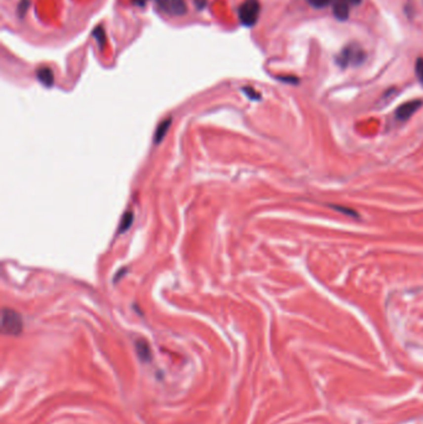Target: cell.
<instances>
[{
  "mask_svg": "<svg viewBox=\"0 0 423 424\" xmlns=\"http://www.w3.org/2000/svg\"><path fill=\"white\" fill-rule=\"evenodd\" d=\"M416 75L418 77V81L421 82V84L423 86V59L420 57L417 60V64H416Z\"/></svg>",
  "mask_w": 423,
  "mask_h": 424,
  "instance_id": "16",
  "label": "cell"
},
{
  "mask_svg": "<svg viewBox=\"0 0 423 424\" xmlns=\"http://www.w3.org/2000/svg\"><path fill=\"white\" fill-rule=\"evenodd\" d=\"M148 0H133V3L138 6H144Z\"/></svg>",
  "mask_w": 423,
  "mask_h": 424,
  "instance_id": "19",
  "label": "cell"
},
{
  "mask_svg": "<svg viewBox=\"0 0 423 424\" xmlns=\"http://www.w3.org/2000/svg\"><path fill=\"white\" fill-rule=\"evenodd\" d=\"M279 79L283 82H289V83H297L298 82L296 77H279Z\"/></svg>",
  "mask_w": 423,
  "mask_h": 424,
  "instance_id": "18",
  "label": "cell"
},
{
  "mask_svg": "<svg viewBox=\"0 0 423 424\" xmlns=\"http://www.w3.org/2000/svg\"><path fill=\"white\" fill-rule=\"evenodd\" d=\"M422 101L420 99H415V101H408L406 103L401 104L400 107L396 110L395 117L396 119L400 120V122H405V120L410 119L416 112L421 108L422 106Z\"/></svg>",
  "mask_w": 423,
  "mask_h": 424,
  "instance_id": "6",
  "label": "cell"
},
{
  "mask_svg": "<svg viewBox=\"0 0 423 424\" xmlns=\"http://www.w3.org/2000/svg\"><path fill=\"white\" fill-rule=\"evenodd\" d=\"M93 36H95L100 48H103V46H105V41H106V34L102 26H97V28L95 29V31H93Z\"/></svg>",
  "mask_w": 423,
  "mask_h": 424,
  "instance_id": "11",
  "label": "cell"
},
{
  "mask_svg": "<svg viewBox=\"0 0 423 424\" xmlns=\"http://www.w3.org/2000/svg\"><path fill=\"white\" fill-rule=\"evenodd\" d=\"M242 91L245 92V94L250 99H253V101H258V99H261V94L258 93L257 91H255L252 87H243Z\"/></svg>",
  "mask_w": 423,
  "mask_h": 424,
  "instance_id": "14",
  "label": "cell"
},
{
  "mask_svg": "<svg viewBox=\"0 0 423 424\" xmlns=\"http://www.w3.org/2000/svg\"><path fill=\"white\" fill-rule=\"evenodd\" d=\"M159 10L170 16H183L188 13L185 0H155Z\"/></svg>",
  "mask_w": 423,
  "mask_h": 424,
  "instance_id": "4",
  "label": "cell"
},
{
  "mask_svg": "<svg viewBox=\"0 0 423 424\" xmlns=\"http://www.w3.org/2000/svg\"><path fill=\"white\" fill-rule=\"evenodd\" d=\"M170 123L171 119L169 118V119H165L164 122H161L160 124H159V127L156 128L155 135H154V143H155V144H159V143L163 140V138L165 137L166 132H168L169 127H170Z\"/></svg>",
  "mask_w": 423,
  "mask_h": 424,
  "instance_id": "9",
  "label": "cell"
},
{
  "mask_svg": "<svg viewBox=\"0 0 423 424\" xmlns=\"http://www.w3.org/2000/svg\"><path fill=\"white\" fill-rule=\"evenodd\" d=\"M135 348H137L138 356L142 361H149L151 360V347L147 344L146 340H138L135 344Z\"/></svg>",
  "mask_w": 423,
  "mask_h": 424,
  "instance_id": "8",
  "label": "cell"
},
{
  "mask_svg": "<svg viewBox=\"0 0 423 424\" xmlns=\"http://www.w3.org/2000/svg\"><path fill=\"white\" fill-rule=\"evenodd\" d=\"M133 219H134V216H133V214L130 212V211H127L124 215H123L122 217V222H120V227H119V232H124L125 230H128L130 227V225H132Z\"/></svg>",
  "mask_w": 423,
  "mask_h": 424,
  "instance_id": "10",
  "label": "cell"
},
{
  "mask_svg": "<svg viewBox=\"0 0 423 424\" xmlns=\"http://www.w3.org/2000/svg\"><path fill=\"white\" fill-rule=\"evenodd\" d=\"M194 3H195V6H196L197 10H202V9L206 6L207 0H194Z\"/></svg>",
  "mask_w": 423,
  "mask_h": 424,
  "instance_id": "17",
  "label": "cell"
},
{
  "mask_svg": "<svg viewBox=\"0 0 423 424\" xmlns=\"http://www.w3.org/2000/svg\"><path fill=\"white\" fill-rule=\"evenodd\" d=\"M36 76H38V81H40L45 87H51L55 82L54 71H52L50 67H42V69H38V72H36Z\"/></svg>",
  "mask_w": 423,
  "mask_h": 424,
  "instance_id": "7",
  "label": "cell"
},
{
  "mask_svg": "<svg viewBox=\"0 0 423 424\" xmlns=\"http://www.w3.org/2000/svg\"><path fill=\"white\" fill-rule=\"evenodd\" d=\"M309 3V5L314 9H323L325 6H328L329 4L332 3L333 0H307Z\"/></svg>",
  "mask_w": 423,
  "mask_h": 424,
  "instance_id": "12",
  "label": "cell"
},
{
  "mask_svg": "<svg viewBox=\"0 0 423 424\" xmlns=\"http://www.w3.org/2000/svg\"><path fill=\"white\" fill-rule=\"evenodd\" d=\"M365 55L362 47L356 43H350L345 46L342 50L339 56L337 57V62L342 69H346L349 66H359L365 61Z\"/></svg>",
  "mask_w": 423,
  "mask_h": 424,
  "instance_id": "1",
  "label": "cell"
},
{
  "mask_svg": "<svg viewBox=\"0 0 423 424\" xmlns=\"http://www.w3.org/2000/svg\"><path fill=\"white\" fill-rule=\"evenodd\" d=\"M362 0H334L333 3V14L340 21L347 20L351 6H357Z\"/></svg>",
  "mask_w": 423,
  "mask_h": 424,
  "instance_id": "5",
  "label": "cell"
},
{
  "mask_svg": "<svg viewBox=\"0 0 423 424\" xmlns=\"http://www.w3.org/2000/svg\"><path fill=\"white\" fill-rule=\"evenodd\" d=\"M1 331L5 335L16 336L23 331V320L16 311L11 309H3L1 311Z\"/></svg>",
  "mask_w": 423,
  "mask_h": 424,
  "instance_id": "3",
  "label": "cell"
},
{
  "mask_svg": "<svg viewBox=\"0 0 423 424\" xmlns=\"http://www.w3.org/2000/svg\"><path fill=\"white\" fill-rule=\"evenodd\" d=\"M332 207L334 208V210H337V211H339V212H342V214L347 215V216H351V217H359V215L356 214V211L351 210V208L342 207V206H335V205H332Z\"/></svg>",
  "mask_w": 423,
  "mask_h": 424,
  "instance_id": "15",
  "label": "cell"
},
{
  "mask_svg": "<svg viewBox=\"0 0 423 424\" xmlns=\"http://www.w3.org/2000/svg\"><path fill=\"white\" fill-rule=\"evenodd\" d=\"M261 13V4L258 0H246L238 8V19L241 24L252 28L257 24Z\"/></svg>",
  "mask_w": 423,
  "mask_h": 424,
  "instance_id": "2",
  "label": "cell"
},
{
  "mask_svg": "<svg viewBox=\"0 0 423 424\" xmlns=\"http://www.w3.org/2000/svg\"><path fill=\"white\" fill-rule=\"evenodd\" d=\"M29 6H30V0H20V3L18 5V15L19 18H24V15L28 11Z\"/></svg>",
  "mask_w": 423,
  "mask_h": 424,
  "instance_id": "13",
  "label": "cell"
}]
</instances>
